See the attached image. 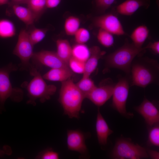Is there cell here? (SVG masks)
<instances>
[{"mask_svg": "<svg viewBox=\"0 0 159 159\" xmlns=\"http://www.w3.org/2000/svg\"><path fill=\"white\" fill-rule=\"evenodd\" d=\"M16 32L15 26L11 21L7 19L0 20V37H12L15 35Z\"/></svg>", "mask_w": 159, "mask_h": 159, "instance_id": "cell-22", "label": "cell"}, {"mask_svg": "<svg viewBox=\"0 0 159 159\" xmlns=\"http://www.w3.org/2000/svg\"><path fill=\"white\" fill-rule=\"evenodd\" d=\"M146 49L145 47H138L132 43L126 41L122 46L105 57L106 67L118 69L129 74L134 58Z\"/></svg>", "mask_w": 159, "mask_h": 159, "instance_id": "cell-3", "label": "cell"}, {"mask_svg": "<svg viewBox=\"0 0 159 159\" xmlns=\"http://www.w3.org/2000/svg\"><path fill=\"white\" fill-rule=\"evenodd\" d=\"M97 38L99 42L106 47H111L114 43V38L113 34L101 29H99L98 31Z\"/></svg>", "mask_w": 159, "mask_h": 159, "instance_id": "cell-26", "label": "cell"}, {"mask_svg": "<svg viewBox=\"0 0 159 159\" xmlns=\"http://www.w3.org/2000/svg\"><path fill=\"white\" fill-rule=\"evenodd\" d=\"M34 45L30 39L28 32L25 29L21 30L13 53L20 59L19 66L21 69L29 72L35 67L30 62L34 54Z\"/></svg>", "mask_w": 159, "mask_h": 159, "instance_id": "cell-7", "label": "cell"}, {"mask_svg": "<svg viewBox=\"0 0 159 159\" xmlns=\"http://www.w3.org/2000/svg\"><path fill=\"white\" fill-rule=\"evenodd\" d=\"M80 19L78 17L73 16L67 17L65 20L64 30L66 34L68 36H74L80 28Z\"/></svg>", "mask_w": 159, "mask_h": 159, "instance_id": "cell-24", "label": "cell"}, {"mask_svg": "<svg viewBox=\"0 0 159 159\" xmlns=\"http://www.w3.org/2000/svg\"><path fill=\"white\" fill-rule=\"evenodd\" d=\"M115 85L111 80L109 82L95 87L86 96L98 107L104 105L112 97Z\"/></svg>", "mask_w": 159, "mask_h": 159, "instance_id": "cell-12", "label": "cell"}, {"mask_svg": "<svg viewBox=\"0 0 159 159\" xmlns=\"http://www.w3.org/2000/svg\"><path fill=\"white\" fill-rule=\"evenodd\" d=\"M32 58L36 62L51 69L69 67L56 52L52 51L43 50L34 53Z\"/></svg>", "mask_w": 159, "mask_h": 159, "instance_id": "cell-13", "label": "cell"}, {"mask_svg": "<svg viewBox=\"0 0 159 159\" xmlns=\"http://www.w3.org/2000/svg\"><path fill=\"white\" fill-rule=\"evenodd\" d=\"M76 85L79 90L86 96L96 86L90 76L83 75L82 78Z\"/></svg>", "mask_w": 159, "mask_h": 159, "instance_id": "cell-25", "label": "cell"}, {"mask_svg": "<svg viewBox=\"0 0 159 159\" xmlns=\"http://www.w3.org/2000/svg\"><path fill=\"white\" fill-rule=\"evenodd\" d=\"M146 49H149L156 54L159 53V42L155 41L153 42H150L145 47Z\"/></svg>", "mask_w": 159, "mask_h": 159, "instance_id": "cell-33", "label": "cell"}, {"mask_svg": "<svg viewBox=\"0 0 159 159\" xmlns=\"http://www.w3.org/2000/svg\"><path fill=\"white\" fill-rule=\"evenodd\" d=\"M134 109L143 118L148 126L159 123V109L155 102L150 101L145 97L141 104L135 107Z\"/></svg>", "mask_w": 159, "mask_h": 159, "instance_id": "cell-10", "label": "cell"}, {"mask_svg": "<svg viewBox=\"0 0 159 159\" xmlns=\"http://www.w3.org/2000/svg\"><path fill=\"white\" fill-rule=\"evenodd\" d=\"M115 0H95L97 6L103 10L108 9Z\"/></svg>", "mask_w": 159, "mask_h": 159, "instance_id": "cell-32", "label": "cell"}, {"mask_svg": "<svg viewBox=\"0 0 159 159\" xmlns=\"http://www.w3.org/2000/svg\"><path fill=\"white\" fill-rule=\"evenodd\" d=\"M13 4H26L28 0H11Z\"/></svg>", "mask_w": 159, "mask_h": 159, "instance_id": "cell-36", "label": "cell"}, {"mask_svg": "<svg viewBox=\"0 0 159 159\" xmlns=\"http://www.w3.org/2000/svg\"><path fill=\"white\" fill-rule=\"evenodd\" d=\"M148 131L147 145L149 146H159V123L149 126Z\"/></svg>", "mask_w": 159, "mask_h": 159, "instance_id": "cell-27", "label": "cell"}, {"mask_svg": "<svg viewBox=\"0 0 159 159\" xmlns=\"http://www.w3.org/2000/svg\"><path fill=\"white\" fill-rule=\"evenodd\" d=\"M96 130L99 144L101 145H106L108 137L113 132L109 128L99 109L98 110L96 117Z\"/></svg>", "mask_w": 159, "mask_h": 159, "instance_id": "cell-14", "label": "cell"}, {"mask_svg": "<svg viewBox=\"0 0 159 159\" xmlns=\"http://www.w3.org/2000/svg\"><path fill=\"white\" fill-rule=\"evenodd\" d=\"M131 86L145 88L152 84H158L159 65L158 61L148 57L133 60L131 65Z\"/></svg>", "mask_w": 159, "mask_h": 159, "instance_id": "cell-1", "label": "cell"}, {"mask_svg": "<svg viewBox=\"0 0 159 159\" xmlns=\"http://www.w3.org/2000/svg\"><path fill=\"white\" fill-rule=\"evenodd\" d=\"M74 36L75 42L80 44H85L90 37L89 32L84 28H80Z\"/></svg>", "mask_w": 159, "mask_h": 159, "instance_id": "cell-30", "label": "cell"}, {"mask_svg": "<svg viewBox=\"0 0 159 159\" xmlns=\"http://www.w3.org/2000/svg\"><path fill=\"white\" fill-rule=\"evenodd\" d=\"M56 53L59 57L68 64V61L72 57V47L69 41L66 39H58L56 42Z\"/></svg>", "mask_w": 159, "mask_h": 159, "instance_id": "cell-19", "label": "cell"}, {"mask_svg": "<svg viewBox=\"0 0 159 159\" xmlns=\"http://www.w3.org/2000/svg\"><path fill=\"white\" fill-rule=\"evenodd\" d=\"M7 153H9L7 152V151H6V150H1L0 149V156L4 155Z\"/></svg>", "mask_w": 159, "mask_h": 159, "instance_id": "cell-37", "label": "cell"}, {"mask_svg": "<svg viewBox=\"0 0 159 159\" xmlns=\"http://www.w3.org/2000/svg\"><path fill=\"white\" fill-rule=\"evenodd\" d=\"M86 135L79 130H68L67 132V145L68 149L77 152L84 157H86L88 151L85 143Z\"/></svg>", "mask_w": 159, "mask_h": 159, "instance_id": "cell-11", "label": "cell"}, {"mask_svg": "<svg viewBox=\"0 0 159 159\" xmlns=\"http://www.w3.org/2000/svg\"><path fill=\"white\" fill-rule=\"evenodd\" d=\"M148 0H126L117 6L116 8L119 14L130 16L142 6H148Z\"/></svg>", "mask_w": 159, "mask_h": 159, "instance_id": "cell-16", "label": "cell"}, {"mask_svg": "<svg viewBox=\"0 0 159 159\" xmlns=\"http://www.w3.org/2000/svg\"><path fill=\"white\" fill-rule=\"evenodd\" d=\"M68 65L70 69L73 72L80 74L84 73L85 62L72 57L68 61Z\"/></svg>", "mask_w": 159, "mask_h": 159, "instance_id": "cell-29", "label": "cell"}, {"mask_svg": "<svg viewBox=\"0 0 159 159\" xmlns=\"http://www.w3.org/2000/svg\"><path fill=\"white\" fill-rule=\"evenodd\" d=\"M84 94L71 78L61 82L59 101L64 113L70 118H78L83 100Z\"/></svg>", "mask_w": 159, "mask_h": 159, "instance_id": "cell-2", "label": "cell"}, {"mask_svg": "<svg viewBox=\"0 0 159 159\" xmlns=\"http://www.w3.org/2000/svg\"><path fill=\"white\" fill-rule=\"evenodd\" d=\"M90 54L85 62V70L83 75L90 76L96 69L98 61L105 54L97 46H94L90 48Z\"/></svg>", "mask_w": 159, "mask_h": 159, "instance_id": "cell-15", "label": "cell"}, {"mask_svg": "<svg viewBox=\"0 0 159 159\" xmlns=\"http://www.w3.org/2000/svg\"><path fill=\"white\" fill-rule=\"evenodd\" d=\"M17 69L12 63L0 68V109H2L6 100L10 98L16 102L21 101L23 98L22 90L13 87L9 78L10 73Z\"/></svg>", "mask_w": 159, "mask_h": 159, "instance_id": "cell-5", "label": "cell"}, {"mask_svg": "<svg viewBox=\"0 0 159 159\" xmlns=\"http://www.w3.org/2000/svg\"><path fill=\"white\" fill-rule=\"evenodd\" d=\"M12 7L15 14L27 26L32 25L36 20L34 16L28 7L16 4H13Z\"/></svg>", "mask_w": 159, "mask_h": 159, "instance_id": "cell-18", "label": "cell"}, {"mask_svg": "<svg viewBox=\"0 0 159 159\" xmlns=\"http://www.w3.org/2000/svg\"><path fill=\"white\" fill-rule=\"evenodd\" d=\"M37 158L41 159H58L59 155L57 152L51 149H48L40 153Z\"/></svg>", "mask_w": 159, "mask_h": 159, "instance_id": "cell-31", "label": "cell"}, {"mask_svg": "<svg viewBox=\"0 0 159 159\" xmlns=\"http://www.w3.org/2000/svg\"><path fill=\"white\" fill-rule=\"evenodd\" d=\"M129 87V82L127 78H120L115 85L112 96V107L127 118H132L134 115L132 113L127 112L126 109Z\"/></svg>", "mask_w": 159, "mask_h": 159, "instance_id": "cell-8", "label": "cell"}, {"mask_svg": "<svg viewBox=\"0 0 159 159\" xmlns=\"http://www.w3.org/2000/svg\"><path fill=\"white\" fill-rule=\"evenodd\" d=\"M72 47V57L85 62L90 54V48L85 44L77 43Z\"/></svg>", "mask_w": 159, "mask_h": 159, "instance_id": "cell-21", "label": "cell"}, {"mask_svg": "<svg viewBox=\"0 0 159 159\" xmlns=\"http://www.w3.org/2000/svg\"><path fill=\"white\" fill-rule=\"evenodd\" d=\"M114 159H140L149 158L146 149L130 139L120 138L116 141L110 155Z\"/></svg>", "mask_w": 159, "mask_h": 159, "instance_id": "cell-6", "label": "cell"}, {"mask_svg": "<svg viewBox=\"0 0 159 159\" xmlns=\"http://www.w3.org/2000/svg\"><path fill=\"white\" fill-rule=\"evenodd\" d=\"M149 31L145 25H141L136 27L131 34L130 37L132 43L138 47L142 45L148 38Z\"/></svg>", "mask_w": 159, "mask_h": 159, "instance_id": "cell-20", "label": "cell"}, {"mask_svg": "<svg viewBox=\"0 0 159 159\" xmlns=\"http://www.w3.org/2000/svg\"><path fill=\"white\" fill-rule=\"evenodd\" d=\"M27 7L34 16L36 20L42 14L45 8L46 0H28Z\"/></svg>", "mask_w": 159, "mask_h": 159, "instance_id": "cell-23", "label": "cell"}, {"mask_svg": "<svg viewBox=\"0 0 159 159\" xmlns=\"http://www.w3.org/2000/svg\"><path fill=\"white\" fill-rule=\"evenodd\" d=\"M30 74L33 76L32 79L29 83L24 82L22 85L28 92L29 98L28 103L34 105L37 100L44 102L49 100L56 92V86L47 84L37 68Z\"/></svg>", "mask_w": 159, "mask_h": 159, "instance_id": "cell-4", "label": "cell"}, {"mask_svg": "<svg viewBox=\"0 0 159 159\" xmlns=\"http://www.w3.org/2000/svg\"><path fill=\"white\" fill-rule=\"evenodd\" d=\"M47 30L46 29L34 28L28 32L30 40L34 45L41 41L45 37Z\"/></svg>", "mask_w": 159, "mask_h": 159, "instance_id": "cell-28", "label": "cell"}, {"mask_svg": "<svg viewBox=\"0 0 159 159\" xmlns=\"http://www.w3.org/2000/svg\"><path fill=\"white\" fill-rule=\"evenodd\" d=\"M149 157L152 159H159V153L157 151L146 149Z\"/></svg>", "mask_w": 159, "mask_h": 159, "instance_id": "cell-35", "label": "cell"}, {"mask_svg": "<svg viewBox=\"0 0 159 159\" xmlns=\"http://www.w3.org/2000/svg\"><path fill=\"white\" fill-rule=\"evenodd\" d=\"M62 0H46L47 8H53L57 6Z\"/></svg>", "mask_w": 159, "mask_h": 159, "instance_id": "cell-34", "label": "cell"}, {"mask_svg": "<svg viewBox=\"0 0 159 159\" xmlns=\"http://www.w3.org/2000/svg\"><path fill=\"white\" fill-rule=\"evenodd\" d=\"M9 3V0H0V5L8 4Z\"/></svg>", "mask_w": 159, "mask_h": 159, "instance_id": "cell-38", "label": "cell"}, {"mask_svg": "<svg viewBox=\"0 0 159 159\" xmlns=\"http://www.w3.org/2000/svg\"><path fill=\"white\" fill-rule=\"evenodd\" d=\"M73 72L69 67L52 68L42 76L44 80L61 82L71 78Z\"/></svg>", "mask_w": 159, "mask_h": 159, "instance_id": "cell-17", "label": "cell"}, {"mask_svg": "<svg viewBox=\"0 0 159 159\" xmlns=\"http://www.w3.org/2000/svg\"><path fill=\"white\" fill-rule=\"evenodd\" d=\"M93 23L96 27L112 34L122 35L125 34L120 21L113 14H109L96 17L94 20Z\"/></svg>", "mask_w": 159, "mask_h": 159, "instance_id": "cell-9", "label": "cell"}]
</instances>
